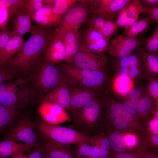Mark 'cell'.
Listing matches in <instances>:
<instances>
[{
  "mask_svg": "<svg viewBox=\"0 0 158 158\" xmlns=\"http://www.w3.org/2000/svg\"><path fill=\"white\" fill-rule=\"evenodd\" d=\"M150 129L152 132L156 134H158V118L156 117L155 119L152 120L150 122Z\"/></svg>",
  "mask_w": 158,
  "mask_h": 158,
  "instance_id": "cell-51",
  "label": "cell"
},
{
  "mask_svg": "<svg viewBox=\"0 0 158 158\" xmlns=\"http://www.w3.org/2000/svg\"><path fill=\"white\" fill-rule=\"evenodd\" d=\"M36 146L13 140L0 141V158H6L24 152L30 154Z\"/></svg>",
  "mask_w": 158,
  "mask_h": 158,
  "instance_id": "cell-18",
  "label": "cell"
},
{
  "mask_svg": "<svg viewBox=\"0 0 158 158\" xmlns=\"http://www.w3.org/2000/svg\"><path fill=\"white\" fill-rule=\"evenodd\" d=\"M52 26H33L30 37L18 54L5 64L18 75L29 73L45 53L54 36Z\"/></svg>",
  "mask_w": 158,
  "mask_h": 158,
  "instance_id": "cell-1",
  "label": "cell"
},
{
  "mask_svg": "<svg viewBox=\"0 0 158 158\" xmlns=\"http://www.w3.org/2000/svg\"><path fill=\"white\" fill-rule=\"evenodd\" d=\"M111 110L112 112L111 115V117H112L116 118V117L121 116L120 114L119 111L116 105H112L111 107Z\"/></svg>",
  "mask_w": 158,
  "mask_h": 158,
  "instance_id": "cell-56",
  "label": "cell"
},
{
  "mask_svg": "<svg viewBox=\"0 0 158 158\" xmlns=\"http://www.w3.org/2000/svg\"><path fill=\"white\" fill-rule=\"evenodd\" d=\"M37 111L43 121L50 124L58 125L72 121L65 109L55 103L42 101Z\"/></svg>",
  "mask_w": 158,
  "mask_h": 158,
  "instance_id": "cell-11",
  "label": "cell"
},
{
  "mask_svg": "<svg viewBox=\"0 0 158 158\" xmlns=\"http://www.w3.org/2000/svg\"><path fill=\"white\" fill-rule=\"evenodd\" d=\"M141 157L143 156L140 154L134 155L120 152L117 154L114 158H141Z\"/></svg>",
  "mask_w": 158,
  "mask_h": 158,
  "instance_id": "cell-50",
  "label": "cell"
},
{
  "mask_svg": "<svg viewBox=\"0 0 158 158\" xmlns=\"http://www.w3.org/2000/svg\"><path fill=\"white\" fill-rule=\"evenodd\" d=\"M134 0H113L109 5L102 9L95 10L90 11V13H95L101 11L112 12L118 14L124 8L127 7Z\"/></svg>",
  "mask_w": 158,
  "mask_h": 158,
  "instance_id": "cell-26",
  "label": "cell"
},
{
  "mask_svg": "<svg viewBox=\"0 0 158 158\" xmlns=\"http://www.w3.org/2000/svg\"><path fill=\"white\" fill-rule=\"evenodd\" d=\"M109 142L113 149L116 151L122 152L126 147L123 134L118 131L114 132L110 136Z\"/></svg>",
  "mask_w": 158,
  "mask_h": 158,
  "instance_id": "cell-28",
  "label": "cell"
},
{
  "mask_svg": "<svg viewBox=\"0 0 158 158\" xmlns=\"http://www.w3.org/2000/svg\"><path fill=\"white\" fill-rule=\"evenodd\" d=\"M89 143L83 142L77 145L76 152L78 158H99Z\"/></svg>",
  "mask_w": 158,
  "mask_h": 158,
  "instance_id": "cell-27",
  "label": "cell"
},
{
  "mask_svg": "<svg viewBox=\"0 0 158 158\" xmlns=\"http://www.w3.org/2000/svg\"><path fill=\"white\" fill-rule=\"evenodd\" d=\"M116 106L121 116L127 121H132L133 118V116L124 107V106L120 103L116 104Z\"/></svg>",
  "mask_w": 158,
  "mask_h": 158,
  "instance_id": "cell-41",
  "label": "cell"
},
{
  "mask_svg": "<svg viewBox=\"0 0 158 158\" xmlns=\"http://www.w3.org/2000/svg\"><path fill=\"white\" fill-rule=\"evenodd\" d=\"M124 106L132 114H135L137 112V103L131 100L126 101Z\"/></svg>",
  "mask_w": 158,
  "mask_h": 158,
  "instance_id": "cell-45",
  "label": "cell"
},
{
  "mask_svg": "<svg viewBox=\"0 0 158 158\" xmlns=\"http://www.w3.org/2000/svg\"><path fill=\"white\" fill-rule=\"evenodd\" d=\"M76 3L66 13L59 25L55 29L54 37L62 39L67 33L78 30L86 20L90 9L85 5Z\"/></svg>",
  "mask_w": 158,
  "mask_h": 158,
  "instance_id": "cell-6",
  "label": "cell"
},
{
  "mask_svg": "<svg viewBox=\"0 0 158 158\" xmlns=\"http://www.w3.org/2000/svg\"><path fill=\"white\" fill-rule=\"evenodd\" d=\"M89 20V27L97 31L100 29L107 21H112L117 14L115 13L103 11L93 13Z\"/></svg>",
  "mask_w": 158,
  "mask_h": 158,
  "instance_id": "cell-21",
  "label": "cell"
},
{
  "mask_svg": "<svg viewBox=\"0 0 158 158\" xmlns=\"http://www.w3.org/2000/svg\"><path fill=\"white\" fill-rule=\"evenodd\" d=\"M126 144L128 146H132L135 144L136 140L135 138L133 136L128 135L124 138Z\"/></svg>",
  "mask_w": 158,
  "mask_h": 158,
  "instance_id": "cell-52",
  "label": "cell"
},
{
  "mask_svg": "<svg viewBox=\"0 0 158 158\" xmlns=\"http://www.w3.org/2000/svg\"><path fill=\"white\" fill-rule=\"evenodd\" d=\"M129 67L121 68V73L122 76H126L129 73Z\"/></svg>",
  "mask_w": 158,
  "mask_h": 158,
  "instance_id": "cell-57",
  "label": "cell"
},
{
  "mask_svg": "<svg viewBox=\"0 0 158 158\" xmlns=\"http://www.w3.org/2000/svg\"><path fill=\"white\" fill-rule=\"evenodd\" d=\"M142 158H157V157L154 156L147 155Z\"/></svg>",
  "mask_w": 158,
  "mask_h": 158,
  "instance_id": "cell-61",
  "label": "cell"
},
{
  "mask_svg": "<svg viewBox=\"0 0 158 158\" xmlns=\"http://www.w3.org/2000/svg\"><path fill=\"white\" fill-rule=\"evenodd\" d=\"M9 18L8 10L5 8L0 7V30L5 31L7 30Z\"/></svg>",
  "mask_w": 158,
  "mask_h": 158,
  "instance_id": "cell-37",
  "label": "cell"
},
{
  "mask_svg": "<svg viewBox=\"0 0 158 158\" xmlns=\"http://www.w3.org/2000/svg\"><path fill=\"white\" fill-rule=\"evenodd\" d=\"M141 57L147 60L145 62L151 71L155 73L158 72V58L156 54L150 53L145 50L141 46L136 49Z\"/></svg>",
  "mask_w": 158,
  "mask_h": 158,
  "instance_id": "cell-25",
  "label": "cell"
},
{
  "mask_svg": "<svg viewBox=\"0 0 158 158\" xmlns=\"http://www.w3.org/2000/svg\"><path fill=\"white\" fill-rule=\"evenodd\" d=\"M139 63L135 66L132 67H129L130 69H129V73L130 76L135 77L137 75L138 72V66L139 65Z\"/></svg>",
  "mask_w": 158,
  "mask_h": 158,
  "instance_id": "cell-55",
  "label": "cell"
},
{
  "mask_svg": "<svg viewBox=\"0 0 158 158\" xmlns=\"http://www.w3.org/2000/svg\"><path fill=\"white\" fill-rule=\"evenodd\" d=\"M20 114L18 110L0 104V133L10 126Z\"/></svg>",
  "mask_w": 158,
  "mask_h": 158,
  "instance_id": "cell-22",
  "label": "cell"
},
{
  "mask_svg": "<svg viewBox=\"0 0 158 158\" xmlns=\"http://www.w3.org/2000/svg\"><path fill=\"white\" fill-rule=\"evenodd\" d=\"M106 61L107 58L104 54L90 52L82 44L72 63L80 68L101 71Z\"/></svg>",
  "mask_w": 158,
  "mask_h": 158,
  "instance_id": "cell-10",
  "label": "cell"
},
{
  "mask_svg": "<svg viewBox=\"0 0 158 158\" xmlns=\"http://www.w3.org/2000/svg\"><path fill=\"white\" fill-rule=\"evenodd\" d=\"M126 8L123 9L118 14V17L116 21L119 27L124 28V32H125L127 31L129 29V19L127 15Z\"/></svg>",
  "mask_w": 158,
  "mask_h": 158,
  "instance_id": "cell-36",
  "label": "cell"
},
{
  "mask_svg": "<svg viewBox=\"0 0 158 158\" xmlns=\"http://www.w3.org/2000/svg\"><path fill=\"white\" fill-rule=\"evenodd\" d=\"M27 155V158H45V151L43 147L39 140L32 152Z\"/></svg>",
  "mask_w": 158,
  "mask_h": 158,
  "instance_id": "cell-38",
  "label": "cell"
},
{
  "mask_svg": "<svg viewBox=\"0 0 158 158\" xmlns=\"http://www.w3.org/2000/svg\"><path fill=\"white\" fill-rule=\"evenodd\" d=\"M109 41L99 32L89 27L83 32L82 44L90 52L100 54L107 49Z\"/></svg>",
  "mask_w": 158,
  "mask_h": 158,
  "instance_id": "cell-12",
  "label": "cell"
},
{
  "mask_svg": "<svg viewBox=\"0 0 158 158\" xmlns=\"http://www.w3.org/2000/svg\"><path fill=\"white\" fill-rule=\"evenodd\" d=\"M38 102L27 79L16 77L0 85V104L16 110H24Z\"/></svg>",
  "mask_w": 158,
  "mask_h": 158,
  "instance_id": "cell-3",
  "label": "cell"
},
{
  "mask_svg": "<svg viewBox=\"0 0 158 158\" xmlns=\"http://www.w3.org/2000/svg\"><path fill=\"white\" fill-rule=\"evenodd\" d=\"M93 144L94 145L92 146V147L94 151L99 158H105L107 157L100 145H98V144L96 143Z\"/></svg>",
  "mask_w": 158,
  "mask_h": 158,
  "instance_id": "cell-49",
  "label": "cell"
},
{
  "mask_svg": "<svg viewBox=\"0 0 158 158\" xmlns=\"http://www.w3.org/2000/svg\"><path fill=\"white\" fill-rule=\"evenodd\" d=\"M55 1V0H43L44 5L53 6Z\"/></svg>",
  "mask_w": 158,
  "mask_h": 158,
  "instance_id": "cell-58",
  "label": "cell"
},
{
  "mask_svg": "<svg viewBox=\"0 0 158 158\" xmlns=\"http://www.w3.org/2000/svg\"><path fill=\"white\" fill-rule=\"evenodd\" d=\"M1 30H0V54L1 52Z\"/></svg>",
  "mask_w": 158,
  "mask_h": 158,
  "instance_id": "cell-62",
  "label": "cell"
},
{
  "mask_svg": "<svg viewBox=\"0 0 158 158\" xmlns=\"http://www.w3.org/2000/svg\"><path fill=\"white\" fill-rule=\"evenodd\" d=\"M71 98V106L73 114L93 99L91 93L86 87L80 86L69 87Z\"/></svg>",
  "mask_w": 158,
  "mask_h": 158,
  "instance_id": "cell-19",
  "label": "cell"
},
{
  "mask_svg": "<svg viewBox=\"0 0 158 158\" xmlns=\"http://www.w3.org/2000/svg\"><path fill=\"white\" fill-rule=\"evenodd\" d=\"M144 49L150 53L155 54L158 50V25L152 35L146 39Z\"/></svg>",
  "mask_w": 158,
  "mask_h": 158,
  "instance_id": "cell-31",
  "label": "cell"
},
{
  "mask_svg": "<svg viewBox=\"0 0 158 158\" xmlns=\"http://www.w3.org/2000/svg\"><path fill=\"white\" fill-rule=\"evenodd\" d=\"M152 140L153 142L157 145H158V136L154 135L152 137Z\"/></svg>",
  "mask_w": 158,
  "mask_h": 158,
  "instance_id": "cell-60",
  "label": "cell"
},
{
  "mask_svg": "<svg viewBox=\"0 0 158 158\" xmlns=\"http://www.w3.org/2000/svg\"><path fill=\"white\" fill-rule=\"evenodd\" d=\"M119 27L116 22L109 21L107 22L97 31L109 40L118 31Z\"/></svg>",
  "mask_w": 158,
  "mask_h": 158,
  "instance_id": "cell-34",
  "label": "cell"
},
{
  "mask_svg": "<svg viewBox=\"0 0 158 158\" xmlns=\"http://www.w3.org/2000/svg\"><path fill=\"white\" fill-rule=\"evenodd\" d=\"M141 4L144 7L152 8L158 7V0H140Z\"/></svg>",
  "mask_w": 158,
  "mask_h": 158,
  "instance_id": "cell-46",
  "label": "cell"
},
{
  "mask_svg": "<svg viewBox=\"0 0 158 158\" xmlns=\"http://www.w3.org/2000/svg\"><path fill=\"white\" fill-rule=\"evenodd\" d=\"M151 105V102L148 98H142L137 102V110L140 113L143 112L150 108Z\"/></svg>",
  "mask_w": 158,
  "mask_h": 158,
  "instance_id": "cell-39",
  "label": "cell"
},
{
  "mask_svg": "<svg viewBox=\"0 0 158 158\" xmlns=\"http://www.w3.org/2000/svg\"><path fill=\"white\" fill-rule=\"evenodd\" d=\"M78 1L76 0H55L52 6L53 11L57 15L63 16Z\"/></svg>",
  "mask_w": 158,
  "mask_h": 158,
  "instance_id": "cell-29",
  "label": "cell"
},
{
  "mask_svg": "<svg viewBox=\"0 0 158 158\" xmlns=\"http://www.w3.org/2000/svg\"><path fill=\"white\" fill-rule=\"evenodd\" d=\"M113 0H95L94 8L95 10H100L107 7Z\"/></svg>",
  "mask_w": 158,
  "mask_h": 158,
  "instance_id": "cell-44",
  "label": "cell"
},
{
  "mask_svg": "<svg viewBox=\"0 0 158 158\" xmlns=\"http://www.w3.org/2000/svg\"><path fill=\"white\" fill-rule=\"evenodd\" d=\"M141 93L140 90L138 89L135 88L131 90L129 93L131 100L137 103Z\"/></svg>",
  "mask_w": 158,
  "mask_h": 158,
  "instance_id": "cell-47",
  "label": "cell"
},
{
  "mask_svg": "<svg viewBox=\"0 0 158 158\" xmlns=\"http://www.w3.org/2000/svg\"><path fill=\"white\" fill-rule=\"evenodd\" d=\"M99 142L100 144V145L101 147L103 149L108 150L109 142L108 139L106 138H102L99 140Z\"/></svg>",
  "mask_w": 158,
  "mask_h": 158,
  "instance_id": "cell-53",
  "label": "cell"
},
{
  "mask_svg": "<svg viewBox=\"0 0 158 158\" xmlns=\"http://www.w3.org/2000/svg\"><path fill=\"white\" fill-rule=\"evenodd\" d=\"M35 121L37 124L36 133L39 138L66 146L94 141V138L74 128L48 123L38 116L36 117Z\"/></svg>",
  "mask_w": 158,
  "mask_h": 158,
  "instance_id": "cell-4",
  "label": "cell"
},
{
  "mask_svg": "<svg viewBox=\"0 0 158 158\" xmlns=\"http://www.w3.org/2000/svg\"><path fill=\"white\" fill-rule=\"evenodd\" d=\"M44 5L43 0H24L23 12L31 18L35 12Z\"/></svg>",
  "mask_w": 158,
  "mask_h": 158,
  "instance_id": "cell-33",
  "label": "cell"
},
{
  "mask_svg": "<svg viewBox=\"0 0 158 158\" xmlns=\"http://www.w3.org/2000/svg\"><path fill=\"white\" fill-rule=\"evenodd\" d=\"M25 42L23 37L13 36L4 47L0 54V65L6 64L12 58L16 53H18Z\"/></svg>",
  "mask_w": 158,
  "mask_h": 158,
  "instance_id": "cell-20",
  "label": "cell"
},
{
  "mask_svg": "<svg viewBox=\"0 0 158 158\" xmlns=\"http://www.w3.org/2000/svg\"><path fill=\"white\" fill-rule=\"evenodd\" d=\"M114 124L116 127L120 129L125 128L128 125L127 121L121 116L115 118Z\"/></svg>",
  "mask_w": 158,
  "mask_h": 158,
  "instance_id": "cell-43",
  "label": "cell"
},
{
  "mask_svg": "<svg viewBox=\"0 0 158 158\" xmlns=\"http://www.w3.org/2000/svg\"><path fill=\"white\" fill-rule=\"evenodd\" d=\"M13 37L12 31L8 30H7L5 31L1 30V51L4 47Z\"/></svg>",
  "mask_w": 158,
  "mask_h": 158,
  "instance_id": "cell-42",
  "label": "cell"
},
{
  "mask_svg": "<svg viewBox=\"0 0 158 158\" xmlns=\"http://www.w3.org/2000/svg\"><path fill=\"white\" fill-rule=\"evenodd\" d=\"M146 39L142 36L130 37L122 33L113 38L107 48L109 54L117 58L128 56L134 50L145 43Z\"/></svg>",
  "mask_w": 158,
  "mask_h": 158,
  "instance_id": "cell-9",
  "label": "cell"
},
{
  "mask_svg": "<svg viewBox=\"0 0 158 158\" xmlns=\"http://www.w3.org/2000/svg\"><path fill=\"white\" fill-rule=\"evenodd\" d=\"M128 18L139 19V16L144 12V7L140 0H135L126 8Z\"/></svg>",
  "mask_w": 158,
  "mask_h": 158,
  "instance_id": "cell-30",
  "label": "cell"
},
{
  "mask_svg": "<svg viewBox=\"0 0 158 158\" xmlns=\"http://www.w3.org/2000/svg\"><path fill=\"white\" fill-rule=\"evenodd\" d=\"M31 18L22 10L19 11L13 20V24L19 25L26 28L31 31L33 28L32 24Z\"/></svg>",
  "mask_w": 158,
  "mask_h": 158,
  "instance_id": "cell-32",
  "label": "cell"
},
{
  "mask_svg": "<svg viewBox=\"0 0 158 158\" xmlns=\"http://www.w3.org/2000/svg\"><path fill=\"white\" fill-rule=\"evenodd\" d=\"M63 16L57 15L53 11L52 6L44 5L31 17L32 20L42 26H58Z\"/></svg>",
  "mask_w": 158,
  "mask_h": 158,
  "instance_id": "cell-15",
  "label": "cell"
},
{
  "mask_svg": "<svg viewBox=\"0 0 158 158\" xmlns=\"http://www.w3.org/2000/svg\"><path fill=\"white\" fill-rule=\"evenodd\" d=\"M61 71L68 82L86 88L100 85L104 79L101 71L80 68L72 64H63Z\"/></svg>",
  "mask_w": 158,
  "mask_h": 158,
  "instance_id": "cell-7",
  "label": "cell"
},
{
  "mask_svg": "<svg viewBox=\"0 0 158 158\" xmlns=\"http://www.w3.org/2000/svg\"><path fill=\"white\" fill-rule=\"evenodd\" d=\"M65 56V47L62 40L53 36L45 51L44 59L55 64L64 61Z\"/></svg>",
  "mask_w": 158,
  "mask_h": 158,
  "instance_id": "cell-17",
  "label": "cell"
},
{
  "mask_svg": "<svg viewBox=\"0 0 158 158\" xmlns=\"http://www.w3.org/2000/svg\"><path fill=\"white\" fill-rule=\"evenodd\" d=\"M149 90L151 95L154 97H157L158 94V83L157 81H153L149 87Z\"/></svg>",
  "mask_w": 158,
  "mask_h": 158,
  "instance_id": "cell-48",
  "label": "cell"
},
{
  "mask_svg": "<svg viewBox=\"0 0 158 158\" xmlns=\"http://www.w3.org/2000/svg\"><path fill=\"white\" fill-rule=\"evenodd\" d=\"M55 64L41 58L33 66L27 79L38 102L52 89L62 83L59 69Z\"/></svg>",
  "mask_w": 158,
  "mask_h": 158,
  "instance_id": "cell-2",
  "label": "cell"
},
{
  "mask_svg": "<svg viewBox=\"0 0 158 158\" xmlns=\"http://www.w3.org/2000/svg\"><path fill=\"white\" fill-rule=\"evenodd\" d=\"M17 75L6 64L0 65V85L17 77Z\"/></svg>",
  "mask_w": 158,
  "mask_h": 158,
  "instance_id": "cell-35",
  "label": "cell"
},
{
  "mask_svg": "<svg viewBox=\"0 0 158 158\" xmlns=\"http://www.w3.org/2000/svg\"><path fill=\"white\" fill-rule=\"evenodd\" d=\"M38 139L43 147L45 158H78L75 149L70 146L62 145L40 138Z\"/></svg>",
  "mask_w": 158,
  "mask_h": 158,
  "instance_id": "cell-13",
  "label": "cell"
},
{
  "mask_svg": "<svg viewBox=\"0 0 158 158\" xmlns=\"http://www.w3.org/2000/svg\"><path fill=\"white\" fill-rule=\"evenodd\" d=\"M151 23V19L147 16L134 23L127 31L123 32L128 37H135L147 30Z\"/></svg>",
  "mask_w": 158,
  "mask_h": 158,
  "instance_id": "cell-23",
  "label": "cell"
},
{
  "mask_svg": "<svg viewBox=\"0 0 158 158\" xmlns=\"http://www.w3.org/2000/svg\"><path fill=\"white\" fill-rule=\"evenodd\" d=\"M72 121L77 130L88 136L97 121L100 115L98 102L93 99L82 107L72 114Z\"/></svg>",
  "mask_w": 158,
  "mask_h": 158,
  "instance_id": "cell-8",
  "label": "cell"
},
{
  "mask_svg": "<svg viewBox=\"0 0 158 158\" xmlns=\"http://www.w3.org/2000/svg\"><path fill=\"white\" fill-rule=\"evenodd\" d=\"M62 83L47 93L42 99L41 102L44 101L56 103L72 113L69 87Z\"/></svg>",
  "mask_w": 158,
  "mask_h": 158,
  "instance_id": "cell-14",
  "label": "cell"
},
{
  "mask_svg": "<svg viewBox=\"0 0 158 158\" xmlns=\"http://www.w3.org/2000/svg\"><path fill=\"white\" fill-rule=\"evenodd\" d=\"M31 114L32 112L29 111L20 114L10 126L3 140L19 141L36 146L39 141L35 131L37 124Z\"/></svg>",
  "mask_w": 158,
  "mask_h": 158,
  "instance_id": "cell-5",
  "label": "cell"
},
{
  "mask_svg": "<svg viewBox=\"0 0 158 158\" xmlns=\"http://www.w3.org/2000/svg\"><path fill=\"white\" fill-rule=\"evenodd\" d=\"M144 12L147 13L148 15L151 19V23H156L158 24V7L149 8L144 7Z\"/></svg>",
  "mask_w": 158,
  "mask_h": 158,
  "instance_id": "cell-40",
  "label": "cell"
},
{
  "mask_svg": "<svg viewBox=\"0 0 158 158\" xmlns=\"http://www.w3.org/2000/svg\"><path fill=\"white\" fill-rule=\"evenodd\" d=\"M62 40L65 47L64 61L72 63L81 46L83 35L78 30L74 31L66 34Z\"/></svg>",
  "mask_w": 158,
  "mask_h": 158,
  "instance_id": "cell-16",
  "label": "cell"
},
{
  "mask_svg": "<svg viewBox=\"0 0 158 158\" xmlns=\"http://www.w3.org/2000/svg\"><path fill=\"white\" fill-rule=\"evenodd\" d=\"M27 155H24L23 153L18 154L11 156V158H27Z\"/></svg>",
  "mask_w": 158,
  "mask_h": 158,
  "instance_id": "cell-59",
  "label": "cell"
},
{
  "mask_svg": "<svg viewBox=\"0 0 158 158\" xmlns=\"http://www.w3.org/2000/svg\"><path fill=\"white\" fill-rule=\"evenodd\" d=\"M24 0H0V7L7 8L9 12V20L14 18L20 11H23Z\"/></svg>",
  "mask_w": 158,
  "mask_h": 158,
  "instance_id": "cell-24",
  "label": "cell"
},
{
  "mask_svg": "<svg viewBox=\"0 0 158 158\" xmlns=\"http://www.w3.org/2000/svg\"><path fill=\"white\" fill-rule=\"evenodd\" d=\"M119 61V65L121 68L129 67V63L128 56L122 58H120Z\"/></svg>",
  "mask_w": 158,
  "mask_h": 158,
  "instance_id": "cell-54",
  "label": "cell"
}]
</instances>
